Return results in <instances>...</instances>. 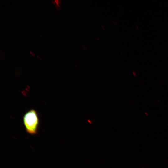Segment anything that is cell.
Returning a JSON list of instances; mask_svg holds the SVG:
<instances>
[{"label":"cell","mask_w":168,"mask_h":168,"mask_svg":"<svg viewBox=\"0 0 168 168\" xmlns=\"http://www.w3.org/2000/svg\"><path fill=\"white\" fill-rule=\"evenodd\" d=\"M23 121L26 132L31 135L37 133L39 124L38 114L36 110L31 109L23 116Z\"/></svg>","instance_id":"cell-1"}]
</instances>
